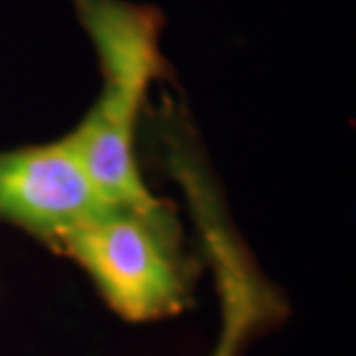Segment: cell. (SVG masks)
Masks as SVG:
<instances>
[{"mask_svg": "<svg viewBox=\"0 0 356 356\" xmlns=\"http://www.w3.org/2000/svg\"><path fill=\"white\" fill-rule=\"evenodd\" d=\"M99 56V99L65 137L96 188L111 204L149 218L167 210L147 190L134 154V134L145 92L157 74L155 13L122 0H76Z\"/></svg>", "mask_w": 356, "mask_h": 356, "instance_id": "6da1fadb", "label": "cell"}, {"mask_svg": "<svg viewBox=\"0 0 356 356\" xmlns=\"http://www.w3.org/2000/svg\"><path fill=\"white\" fill-rule=\"evenodd\" d=\"M168 218L114 208L70 231L56 246L96 280L111 305L129 320L177 312L184 287L167 248Z\"/></svg>", "mask_w": 356, "mask_h": 356, "instance_id": "7a4b0ae2", "label": "cell"}, {"mask_svg": "<svg viewBox=\"0 0 356 356\" xmlns=\"http://www.w3.org/2000/svg\"><path fill=\"white\" fill-rule=\"evenodd\" d=\"M68 140L0 152V218L56 246L70 231L114 210Z\"/></svg>", "mask_w": 356, "mask_h": 356, "instance_id": "3957f363", "label": "cell"}]
</instances>
